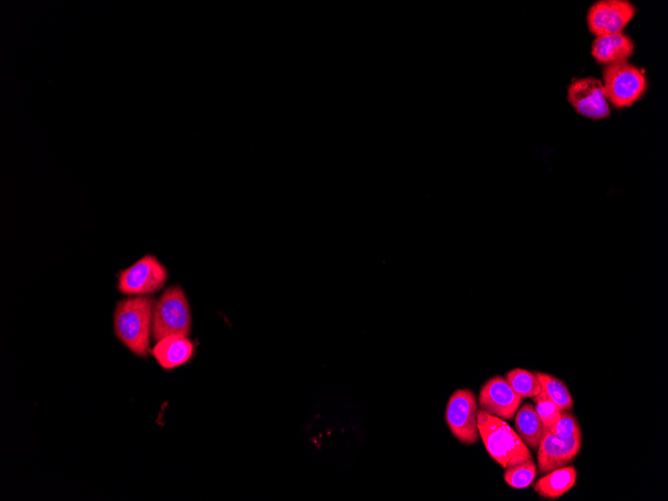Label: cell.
I'll return each mask as SVG.
<instances>
[{
    "instance_id": "cell-1",
    "label": "cell",
    "mask_w": 668,
    "mask_h": 501,
    "mask_svg": "<svg viewBox=\"0 0 668 501\" xmlns=\"http://www.w3.org/2000/svg\"><path fill=\"white\" fill-rule=\"evenodd\" d=\"M154 298L150 295L128 296L117 302L113 329L118 340L133 354L147 357L151 353L150 335Z\"/></svg>"
},
{
    "instance_id": "cell-2",
    "label": "cell",
    "mask_w": 668,
    "mask_h": 501,
    "mask_svg": "<svg viewBox=\"0 0 668 501\" xmlns=\"http://www.w3.org/2000/svg\"><path fill=\"white\" fill-rule=\"evenodd\" d=\"M477 428L488 454L500 466L506 468L533 459L528 447L504 419L478 409Z\"/></svg>"
},
{
    "instance_id": "cell-3",
    "label": "cell",
    "mask_w": 668,
    "mask_h": 501,
    "mask_svg": "<svg viewBox=\"0 0 668 501\" xmlns=\"http://www.w3.org/2000/svg\"><path fill=\"white\" fill-rule=\"evenodd\" d=\"M192 317L187 296L179 285L167 288L154 302L151 335L156 342L169 336L188 337Z\"/></svg>"
},
{
    "instance_id": "cell-4",
    "label": "cell",
    "mask_w": 668,
    "mask_h": 501,
    "mask_svg": "<svg viewBox=\"0 0 668 501\" xmlns=\"http://www.w3.org/2000/svg\"><path fill=\"white\" fill-rule=\"evenodd\" d=\"M602 79L607 101L617 109L633 105L647 88L644 70L628 61L605 65Z\"/></svg>"
},
{
    "instance_id": "cell-5",
    "label": "cell",
    "mask_w": 668,
    "mask_h": 501,
    "mask_svg": "<svg viewBox=\"0 0 668 501\" xmlns=\"http://www.w3.org/2000/svg\"><path fill=\"white\" fill-rule=\"evenodd\" d=\"M168 278L167 268L147 254L117 275V289L127 296L150 295L159 291Z\"/></svg>"
},
{
    "instance_id": "cell-6",
    "label": "cell",
    "mask_w": 668,
    "mask_h": 501,
    "mask_svg": "<svg viewBox=\"0 0 668 501\" xmlns=\"http://www.w3.org/2000/svg\"><path fill=\"white\" fill-rule=\"evenodd\" d=\"M477 401L474 392L462 388L453 392L447 402L445 421L454 437L465 445L478 441Z\"/></svg>"
},
{
    "instance_id": "cell-7",
    "label": "cell",
    "mask_w": 668,
    "mask_h": 501,
    "mask_svg": "<svg viewBox=\"0 0 668 501\" xmlns=\"http://www.w3.org/2000/svg\"><path fill=\"white\" fill-rule=\"evenodd\" d=\"M635 14L636 8L629 1H597L587 12L588 30L596 37L621 33Z\"/></svg>"
},
{
    "instance_id": "cell-8",
    "label": "cell",
    "mask_w": 668,
    "mask_h": 501,
    "mask_svg": "<svg viewBox=\"0 0 668 501\" xmlns=\"http://www.w3.org/2000/svg\"><path fill=\"white\" fill-rule=\"evenodd\" d=\"M567 99L574 110L584 117L600 120L610 115L602 81L595 77L572 81L567 89Z\"/></svg>"
},
{
    "instance_id": "cell-9",
    "label": "cell",
    "mask_w": 668,
    "mask_h": 501,
    "mask_svg": "<svg viewBox=\"0 0 668 501\" xmlns=\"http://www.w3.org/2000/svg\"><path fill=\"white\" fill-rule=\"evenodd\" d=\"M581 447V436L563 438L543 428L542 437L537 448L539 473L546 474L554 469L566 466L578 454Z\"/></svg>"
},
{
    "instance_id": "cell-10",
    "label": "cell",
    "mask_w": 668,
    "mask_h": 501,
    "mask_svg": "<svg viewBox=\"0 0 668 501\" xmlns=\"http://www.w3.org/2000/svg\"><path fill=\"white\" fill-rule=\"evenodd\" d=\"M521 402L522 397L501 376H494L484 383L478 396L480 409L506 420L514 418Z\"/></svg>"
},
{
    "instance_id": "cell-11",
    "label": "cell",
    "mask_w": 668,
    "mask_h": 501,
    "mask_svg": "<svg viewBox=\"0 0 668 501\" xmlns=\"http://www.w3.org/2000/svg\"><path fill=\"white\" fill-rule=\"evenodd\" d=\"M633 53V40L622 32L597 36L591 45L595 61L604 65L627 61Z\"/></svg>"
},
{
    "instance_id": "cell-12",
    "label": "cell",
    "mask_w": 668,
    "mask_h": 501,
    "mask_svg": "<svg viewBox=\"0 0 668 501\" xmlns=\"http://www.w3.org/2000/svg\"><path fill=\"white\" fill-rule=\"evenodd\" d=\"M194 344L185 336H169L158 340L151 354L163 369H173L190 360Z\"/></svg>"
},
{
    "instance_id": "cell-13",
    "label": "cell",
    "mask_w": 668,
    "mask_h": 501,
    "mask_svg": "<svg viewBox=\"0 0 668 501\" xmlns=\"http://www.w3.org/2000/svg\"><path fill=\"white\" fill-rule=\"evenodd\" d=\"M577 478V471L573 466H563L554 469L533 483L534 491L543 498L554 500L571 489Z\"/></svg>"
},
{
    "instance_id": "cell-14",
    "label": "cell",
    "mask_w": 668,
    "mask_h": 501,
    "mask_svg": "<svg viewBox=\"0 0 668 501\" xmlns=\"http://www.w3.org/2000/svg\"><path fill=\"white\" fill-rule=\"evenodd\" d=\"M515 428L517 434L527 447L537 451L539 446L543 424L531 403H525L515 413Z\"/></svg>"
},
{
    "instance_id": "cell-15",
    "label": "cell",
    "mask_w": 668,
    "mask_h": 501,
    "mask_svg": "<svg viewBox=\"0 0 668 501\" xmlns=\"http://www.w3.org/2000/svg\"><path fill=\"white\" fill-rule=\"evenodd\" d=\"M542 390L561 410H570L573 399L567 386L558 378L544 372H534Z\"/></svg>"
},
{
    "instance_id": "cell-16",
    "label": "cell",
    "mask_w": 668,
    "mask_h": 501,
    "mask_svg": "<svg viewBox=\"0 0 668 501\" xmlns=\"http://www.w3.org/2000/svg\"><path fill=\"white\" fill-rule=\"evenodd\" d=\"M505 380L522 398H533L542 390L541 385L534 373L525 369L515 368L508 371L505 375Z\"/></svg>"
},
{
    "instance_id": "cell-17",
    "label": "cell",
    "mask_w": 668,
    "mask_h": 501,
    "mask_svg": "<svg viewBox=\"0 0 668 501\" xmlns=\"http://www.w3.org/2000/svg\"><path fill=\"white\" fill-rule=\"evenodd\" d=\"M536 464L533 459H524L506 467L505 482L513 488L520 489L529 486L536 476Z\"/></svg>"
},
{
    "instance_id": "cell-18",
    "label": "cell",
    "mask_w": 668,
    "mask_h": 501,
    "mask_svg": "<svg viewBox=\"0 0 668 501\" xmlns=\"http://www.w3.org/2000/svg\"><path fill=\"white\" fill-rule=\"evenodd\" d=\"M533 402L535 411L544 427L552 426L559 419L562 410L543 390L533 397Z\"/></svg>"
},
{
    "instance_id": "cell-19",
    "label": "cell",
    "mask_w": 668,
    "mask_h": 501,
    "mask_svg": "<svg viewBox=\"0 0 668 501\" xmlns=\"http://www.w3.org/2000/svg\"><path fill=\"white\" fill-rule=\"evenodd\" d=\"M543 428L563 438L582 435L578 421L570 410H562L559 419L552 426Z\"/></svg>"
}]
</instances>
